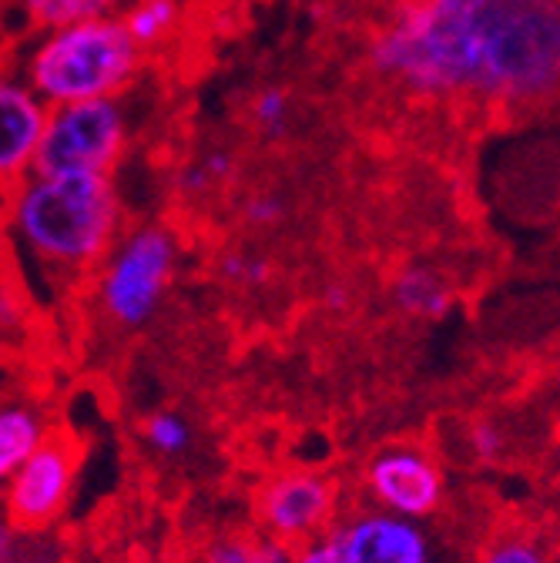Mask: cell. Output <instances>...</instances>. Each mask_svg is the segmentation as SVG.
Segmentation results:
<instances>
[{"instance_id": "obj_1", "label": "cell", "mask_w": 560, "mask_h": 563, "mask_svg": "<svg viewBox=\"0 0 560 563\" xmlns=\"http://www.w3.org/2000/svg\"><path fill=\"white\" fill-rule=\"evenodd\" d=\"M370 64L416 98L540 108L560 85L557 0H403Z\"/></svg>"}, {"instance_id": "obj_2", "label": "cell", "mask_w": 560, "mask_h": 563, "mask_svg": "<svg viewBox=\"0 0 560 563\" xmlns=\"http://www.w3.org/2000/svg\"><path fill=\"white\" fill-rule=\"evenodd\" d=\"M8 235L54 278H81L121 235V198L105 175L31 172L8 188Z\"/></svg>"}, {"instance_id": "obj_3", "label": "cell", "mask_w": 560, "mask_h": 563, "mask_svg": "<svg viewBox=\"0 0 560 563\" xmlns=\"http://www.w3.org/2000/svg\"><path fill=\"white\" fill-rule=\"evenodd\" d=\"M142 67L138 47L121 18H91L44 31L24 57V81L47 104H78L121 98Z\"/></svg>"}, {"instance_id": "obj_4", "label": "cell", "mask_w": 560, "mask_h": 563, "mask_svg": "<svg viewBox=\"0 0 560 563\" xmlns=\"http://www.w3.org/2000/svg\"><path fill=\"white\" fill-rule=\"evenodd\" d=\"M178 268V239L155 222L114 239L95 275V299L114 329H142L155 319Z\"/></svg>"}, {"instance_id": "obj_5", "label": "cell", "mask_w": 560, "mask_h": 563, "mask_svg": "<svg viewBox=\"0 0 560 563\" xmlns=\"http://www.w3.org/2000/svg\"><path fill=\"white\" fill-rule=\"evenodd\" d=\"M128 137L131 128L121 98L47 108L34 172L111 178L128 152Z\"/></svg>"}, {"instance_id": "obj_6", "label": "cell", "mask_w": 560, "mask_h": 563, "mask_svg": "<svg viewBox=\"0 0 560 563\" xmlns=\"http://www.w3.org/2000/svg\"><path fill=\"white\" fill-rule=\"evenodd\" d=\"M78 479V453L67 440L47 437L4 483V514L21 530H44L51 527L72 504Z\"/></svg>"}, {"instance_id": "obj_7", "label": "cell", "mask_w": 560, "mask_h": 563, "mask_svg": "<svg viewBox=\"0 0 560 563\" xmlns=\"http://www.w3.org/2000/svg\"><path fill=\"white\" fill-rule=\"evenodd\" d=\"M366 493L376 510L424 523L447 500V476L427 450L389 446L366 466Z\"/></svg>"}, {"instance_id": "obj_8", "label": "cell", "mask_w": 560, "mask_h": 563, "mask_svg": "<svg viewBox=\"0 0 560 563\" xmlns=\"http://www.w3.org/2000/svg\"><path fill=\"white\" fill-rule=\"evenodd\" d=\"M339 517V486L316 470H286L259 493V520L268 537L303 543L326 533Z\"/></svg>"}, {"instance_id": "obj_9", "label": "cell", "mask_w": 560, "mask_h": 563, "mask_svg": "<svg viewBox=\"0 0 560 563\" xmlns=\"http://www.w3.org/2000/svg\"><path fill=\"white\" fill-rule=\"evenodd\" d=\"M339 563H433V543L424 523L386 510H356L329 527Z\"/></svg>"}, {"instance_id": "obj_10", "label": "cell", "mask_w": 560, "mask_h": 563, "mask_svg": "<svg viewBox=\"0 0 560 563\" xmlns=\"http://www.w3.org/2000/svg\"><path fill=\"white\" fill-rule=\"evenodd\" d=\"M47 104L21 75L0 70V188H14L34 172Z\"/></svg>"}, {"instance_id": "obj_11", "label": "cell", "mask_w": 560, "mask_h": 563, "mask_svg": "<svg viewBox=\"0 0 560 563\" xmlns=\"http://www.w3.org/2000/svg\"><path fill=\"white\" fill-rule=\"evenodd\" d=\"M389 296L396 309L409 319L440 322L453 309V289L443 278V272L430 265H403L389 286Z\"/></svg>"}, {"instance_id": "obj_12", "label": "cell", "mask_w": 560, "mask_h": 563, "mask_svg": "<svg viewBox=\"0 0 560 563\" xmlns=\"http://www.w3.org/2000/svg\"><path fill=\"white\" fill-rule=\"evenodd\" d=\"M47 437V416L37 406L21 399L0 402V489Z\"/></svg>"}, {"instance_id": "obj_13", "label": "cell", "mask_w": 560, "mask_h": 563, "mask_svg": "<svg viewBox=\"0 0 560 563\" xmlns=\"http://www.w3.org/2000/svg\"><path fill=\"white\" fill-rule=\"evenodd\" d=\"M118 18L128 37L142 51H149V47L165 44L175 34L182 21V8H178V0H128Z\"/></svg>"}, {"instance_id": "obj_14", "label": "cell", "mask_w": 560, "mask_h": 563, "mask_svg": "<svg viewBox=\"0 0 560 563\" xmlns=\"http://www.w3.org/2000/svg\"><path fill=\"white\" fill-rule=\"evenodd\" d=\"M28 21L41 31H54L64 24H78L91 18H114L128 0H18Z\"/></svg>"}, {"instance_id": "obj_15", "label": "cell", "mask_w": 560, "mask_h": 563, "mask_svg": "<svg viewBox=\"0 0 560 563\" xmlns=\"http://www.w3.org/2000/svg\"><path fill=\"white\" fill-rule=\"evenodd\" d=\"M473 563H553V553L540 537L527 530H510L486 540L473 556Z\"/></svg>"}, {"instance_id": "obj_16", "label": "cell", "mask_w": 560, "mask_h": 563, "mask_svg": "<svg viewBox=\"0 0 560 563\" xmlns=\"http://www.w3.org/2000/svg\"><path fill=\"white\" fill-rule=\"evenodd\" d=\"M57 543L37 530H21L0 514V563H57Z\"/></svg>"}, {"instance_id": "obj_17", "label": "cell", "mask_w": 560, "mask_h": 563, "mask_svg": "<svg viewBox=\"0 0 560 563\" xmlns=\"http://www.w3.org/2000/svg\"><path fill=\"white\" fill-rule=\"evenodd\" d=\"M145 440L162 456H182V453L191 450L195 430H191V422L185 416H178L172 409H162V412L145 419Z\"/></svg>"}, {"instance_id": "obj_18", "label": "cell", "mask_w": 560, "mask_h": 563, "mask_svg": "<svg viewBox=\"0 0 560 563\" xmlns=\"http://www.w3.org/2000/svg\"><path fill=\"white\" fill-rule=\"evenodd\" d=\"M232 168H235V158L226 152V148H212L198 155L178 178L182 191L188 195H205V191H216L219 185H226L232 178Z\"/></svg>"}, {"instance_id": "obj_19", "label": "cell", "mask_w": 560, "mask_h": 563, "mask_svg": "<svg viewBox=\"0 0 560 563\" xmlns=\"http://www.w3.org/2000/svg\"><path fill=\"white\" fill-rule=\"evenodd\" d=\"M252 124L262 131V134H268V137H275V134H283L286 128H289V121H293V101H289V95H286V88H262L255 98H252Z\"/></svg>"}, {"instance_id": "obj_20", "label": "cell", "mask_w": 560, "mask_h": 563, "mask_svg": "<svg viewBox=\"0 0 560 563\" xmlns=\"http://www.w3.org/2000/svg\"><path fill=\"white\" fill-rule=\"evenodd\" d=\"M219 268L229 282H235V286H265V282L275 275V265L255 252H229Z\"/></svg>"}, {"instance_id": "obj_21", "label": "cell", "mask_w": 560, "mask_h": 563, "mask_svg": "<svg viewBox=\"0 0 560 563\" xmlns=\"http://www.w3.org/2000/svg\"><path fill=\"white\" fill-rule=\"evenodd\" d=\"M205 563H262V540L242 537V533L219 537L208 543Z\"/></svg>"}, {"instance_id": "obj_22", "label": "cell", "mask_w": 560, "mask_h": 563, "mask_svg": "<svg viewBox=\"0 0 560 563\" xmlns=\"http://www.w3.org/2000/svg\"><path fill=\"white\" fill-rule=\"evenodd\" d=\"M466 440H470L473 456L483 460V463H494V460H501L507 453V433H504L501 422H494V419L473 422V430L466 433Z\"/></svg>"}, {"instance_id": "obj_23", "label": "cell", "mask_w": 560, "mask_h": 563, "mask_svg": "<svg viewBox=\"0 0 560 563\" xmlns=\"http://www.w3.org/2000/svg\"><path fill=\"white\" fill-rule=\"evenodd\" d=\"M242 216L252 229H272L286 219V198L283 195H275V191H255L245 208H242Z\"/></svg>"}, {"instance_id": "obj_24", "label": "cell", "mask_w": 560, "mask_h": 563, "mask_svg": "<svg viewBox=\"0 0 560 563\" xmlns=\"http://www.w3.org/2000/svg\"><path fill=\"white\" fill-rule=\"evenodd\" d=\"M293 563H339V550H336L329 530L296 543L293 547Z\"/></svg>"}, {"instance_id": "obj_25", "label": "cell", "mask_w": 560, "mask_h": 563, "mask_svg": "<svg viewBox=\"0 0 560 563\" xmlns=\"http://www.w3.org/2000/svg\"><path fill=\"white\" fill-rule=\"evenodd\" d=\"M8 235V191L0 188V242Z\"/></svg>"}, {"instance_id": "obj_26", "label": "cell", "mask_w": 560, "mask_h": 563, "mask_svg": "<svg viewBox=\"0 0 560 563\" xmlns=\"http://www.w3.org/2000/svg\"><path fill=\"white\" fill-rule=\"evenodd\" d=\"M326 306L329 309H345V289H329L326 292Z\"/></svg>"}]
</instances>
